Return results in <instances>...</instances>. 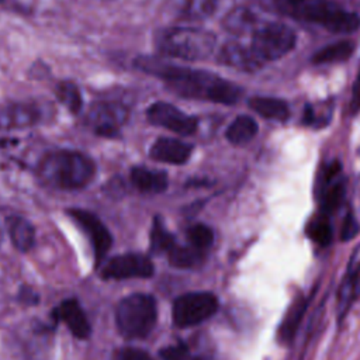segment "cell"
<instances>
[{"label":"cell","instance_id":"cell-1","mask_svg":"<svg viewBox=\"0 0 360 360\" xmlns=\"http://www.w3.org/2000/svg\"><path fill=\"white\" fill-rule=\"evenodd\" d=\"M136 66L149 75L160 77L173 91L183 97L233 104L242 94L240 87L217 75L170 65L156 58L142 56L136 60Z\"/></svg>","mask_w":360,"mask_h":360},{"label":"cell","instance_id":"cell-2","mask_svg":"<svg viewBox=\"0 0 360 360\" xmlns=\"http://www.w3.org/2000/svg\"><path fill=\"white\" fill-rule=\"evenodd\" d=\"M38 177L59 190H79L86 187L96 174L94 162L77 150H53L38 163Z\"/></svg>","mask_w":360,"mask_h":360},{"label":"cell","instance_id":"cell-3","mask_svg":"<svg viewBox=\"0 0 360 360\" xmlns=\"http://www.w3.org/2000/svg\"><path fill=\"white\" fill-rule=\"evenodd\" d=\"M215 35L195 27H174L156 35V48L167 55L186 60L205 59L215 48Z\"/></svg>","mask_w":360,"mask_h":360},{"label":"cell","instance_id":"cell-4","mask_svg":"<svg viewBox=\"0 0 360 360\" xmlns=\"http://www.w3.org/2000/svg\"><path fill=\"white\" fill-rule=\"evenodd\" d=\"M158 307L152 295L135 292L124 297L115 308V325L125 339H143L155 328Z\"/></svg>","mask_w":360,"mask_h":360},{"label":"cell","instance_id":"cell-5","mask_svg":"<svg viewBox=\"0 0 360 360\" xmlns=\"http://www.w3.org/2000/svg\"><path fill=\"white\" fill-rule=\"evenodd\" d=\"M294 31L280 22H269L257 28L252 37V51L263 62L276 60L287 55L295 46Z\"/></svg>","mask_w":360,"mask_h":360},{"label":"cell","instance_id":"cell-6","mask_svg":"<svg viewBox=\"0 0 360 360\" xmlns=\"http://www.w3.org/2000/svg\"><path fill=\"white\" fill-rule=\"evenodd\" d=\"M218 309V300L214 294L198 291L180 295L173 304V322L179 328H188L211 318Z\"/></svg>","mask_w":360,"mask_h":360},{"label":"cell","instance_id":"cell-7","mask_svg":"<svg viewBox=\"0 0 360 360\" xmlns=\"http://www.w3.org/2000/svg\"><path fill=\"white\" fill-rule=\"evenodd\" d=\"M66 212L89 238L93 248L96 266H100L105 257V253L112 245V236L110 231L103 224V221L90 211L82 208H70Z\"/></svg>","mask_w":360,"mask_h":360},{"label":"cell","instance_id":"cell-8","mask_svg":"<svg viewBox=\"0 0 360 360\" xmlns=\"http://www.w3.org/2000/svg\"><path fill=\"white\" fill-rule=\"evenodd\" d=\"M128 108L120 101H96L87 112L89 127L101 136H114L127 122Z\"/></svg>","mask_w":360,"mask_h":360},{"label":"cell","instance_id":"cell-9","mask_svg":"<svg viewBox=\"0 0 360 360\" xmlns=\"http://www.w3.org/2000/svg\"><path fill=\"white\" fill-rule=\"evenodd\" d=\"M153 263L141 253H125L114 256L101 269V277L105 280L148 278L153 274Z\"/></svg>","mask_w":360,"mask_h":360},{"label":"cell","instance_id":"cell-10","mask_svg":"<svg viewBox=\"0 0 360 360\" xmlns=\"http://www.w3.org/2000/svg\"><path fill=\"white\" fill-rule=\"evenodd\" d=\"M146 117L150 124L180 135H191L197 129V120L194 117L184 114L169 103L158 101L152 104L146 111Z\"/></svg>","mask_w":360,"mask_h":360},{"label":"cell","instance_id":"cell-11","mask_svg":"<svg viewBox=\"0 0 360 360\" xmlns=\"http://www.w3.org/2000/svg\"><path fill=\"white\" fill-rule=\"evenodd\" d=\"M340 165L338 162H332L326 167H323L321 174V186H319V200L322 212L329 214L339 208L345 197V181L340 176Z\"/></svg>","mask_w":360,"mask_h":360},{"label":"cell","instance_id":"cell-12","mask_svg":"<svg viewBox=\"0 0 360 360\" xmlns=\"http://www.w3.org/2000/svg\"><path fill=\"white\" fill-rule=\"evenodd\" d=\"M52 321L55 323L63 322L69 328L72 335L77 339H87L91 333L89 319L82 305L75 298L65 300L58 307H55L52 311Z\"/></svg>","mask_w":360,"mask_h":360},{"label":"cell","instance_id":"cell-13","mask_svg":"<svg viewBox=\"0 0 360 360\" xmlns=\"http://www.w3.org/2000/svg\"><path fill=\"white\" fill-rule=\"evenodd\" d=\"M219 60L231 68L243 72H255L263 66V60L252 51L250 46H245L238 41L226 42L219 51Z\"/></svg>","mask_w":360,"mask_h":360},{"label":"cell","instance_id":"cell-14","mask_svg":"<svg viewBox=\"0 0 360 360\" xmlns=\"http://www.w3.org/2000/svg\"><path fill=\"white\" fill-rule=\"evenodd\" d=\"M149 155L158 162L181 165L191 155V145L174 138H159L150 148Z\"/></svg>","mask_w":360,"mask_h":360},{"label":"cell","instance_id":"cell-15","mask_svg":"<svg viewBox=\"0 0 360 360\" xmlns=\"http://www.w3.org/2000/svg\"><path fill=\"white\" fill-rule=\"evenodd\" d=\"M39 111L30 104H10L0 110L1 128H24L35 124Z\"/></svg>","mask_w":360,"mask_h":360},{"label":"cell","instance_id":"cell-16","mask_svg":"<svg viewBox=\"0 0 360 360\" xmlns=\"http://www.w3.org/2000/svg\"><path fill=\"white\" fill-rule=\"evenodd\" d=\"M6 226L14 248L20 252H28L35 245V228L30 221L20 215H10L6 219Z\"/></svg>","mask_w":360,"mask_h":360},{"label":"cell","instance_id":"cell-17","mask_svg":"<svg viewBox=\"0 0 360 360\" xmlns=\"http://www.w3.org/2000/svg\"><path fill=\"white\" fill-rule=\"evenodd\" d=\"M131 181L139 191L148 194L162 193L167 187V176L165 172L148 169L143 166L132 167Z\"/></svg>","mask_w":360,"mask_h":360},{"label":"cell","instance_id":"cell-18","mask_svg":"<svg viewBox=\"0 0 360 360\" xmlns=\"http://www.w3.org/2000/svg\"><path fill=\"white\" fill-rule=\"evenodd\" d=\"M307 305H308V301L304 297H297L294 302L290 305V308L287 309V314L278 329V339L283 343H290L294 339L295 332L305 314Z\"/></svg>","mask_w":360,"mask_h":360},{"label":"cell","instance_id":"cell-19","mask_svg":"<svg viewBox=\"0 0 360 360\" xmlns=\"http://www.w3.org/2000/svg\"><path fill=\"white\" fill-rule=\"evenodd\" d=\"M249 107L259 115L269 120L285 121L290 115L287 103L274 97H253L249 100Z\"/></svg>","mask_w":360,"mask_h":360},{"label":"cell","instance_id":"cell-20","mask_svg":"<svg viewBox=\"0 0 360 360\" xmlns=\"http://www.w3.org/2000/svg\"><path fill=\"white\" fill-rule=\"evenodd\" d=\"M257 134V124L249 115H239L228 127L225 135L226 139L233 145H245L250 142Z\"/></svg>","mask_w":360,"mask_h":360},{"label":"cell","instance_id":"cell-21","mask_svg":"<svg viewBox=\"0 0 360 360\" xmlns=\"http://www.w3.org/2000/svg\"><path fill=\"white\" fill-rule=\"evenodd\" d=\"M322 27L336 34L354 32L360 27V17L356 13L346 11L339 6H336V8L330 13V15L328 17V20Z\"/></svg>","mask_w":360,"mask_h":360},{"label":"cell","instance_id":"cell-22","mask_svg":"<svg viewBox=\"0 0 360 360\" xmlns=\"http://www.w3.org/2000/svg\"><path fill=\"white\" fill-rule=\"evenodd\" d=\"M354 44L352 41H339L335 44H330L321 51H318L312 62L314 63H336V62H343L352 56L354 52Z\"/></svg>","mask_w":360,"mask_h":360},{"label":"cell","instance_id":"cell-23","mask_svg":"<svg viewBox=\"0 0 360 360\" xmlns=\"http://www.w3.org/2000/svg\"><path fill=\"white\" fill-rule=\"evenodd\" d=\"M167 257L172 266L179 269H190L200 264L204 259V250L194 246H179L174 245L169 252Z\"/></svg>","mask_w":360,"mask_h":360},{"label":"cell","instance_id":"cell-24","mask_svg":"<svg viewBox=\"0 0 360 360\" xmlns=\"http://www.w3.org/2000/svg\"><path fill=\"white\" fill-rule=\"evenodd\" d=\"M255 21H256V17L253 11L245 7H238L226 14V17L224 18V27L229 32L240 35L252 30L255 25Z\"/></svg>","mask_w":360,"mask_h":360},{"label":"cell","instance_id":"cell-25","mask_svg":"<svg viewBox=\"0 0 360 360\" xmlns=\"http://www.w3.org/2000/svg\"><path fill=\"white\" fill-rule=\"evenodd\" d=\"M307 233L319 246H328L332 240V225L328 219V214L322 212L314 217L307 226Z\"/></svg>","mask_w":360,"mask_h":360},{"label":"cell","instance_id":"cell-26","mask_svg":"<svg viewBox=\"0 0 360 360\" xmlns=\"http://www.w3.org/2000/svg\"><path fill=\"white\" fill-rule=\"evenodd\" d=\"M174 245L176 240L173 235L165 228L159 218H155L150 229V250L156 255L167 253Z\"/></svg>","mask_w":360,"mask_h":360},{"label":"cell","instance_id":"cell-27","mask_svg":"<svg viewBox=\"0 0 360 360\" xmlns=\"http://www.w3.org/2000/svg\"><path fill=\"white\" fill-rule=\"evenodd\" d=\"M359 274L357 271H352L347 270L346 271V277L342 281V285L339 288V294H338V311H339V318H342L346 311L349 309L350 304L353 302L354 298V292H356V287H357V280H359Z\"/></svg>","mask_w":360,"mask_h":360},{"label":"cell","instance_id":"cell-28","mask_svg":"<svg viewBox=\"0 0 360 360\" xmlns=\"http://www.w3.org/2000/svg\"><path fill=\"white\" fill-rule=\"evenodd\" d=\"M218 0H186L183 15L187 20H204L214 14Z\"/></svg>","mask_w":360,"mask_h":360},{"label":"cell","instance_id":"cell-29","mask_svg":"<svg viewBox=\"0 0 360 360\" xmlns=\"http://www.w3.org/2000/svg\"><path fill=\"white\" fill-rule=\"evenodd\" d=\"M187 238H188L191 246H194L200 250H205L214 242V233H212L211 228L204 224H197V225L190 226L187 231Z\"/></svg>","mask_w":360,"mask_h":360},{"label":"cell","instance_id":"cell-30","mask_svg":"<svg viewBox=\"0 0 360 360\" xmlns=\"http://www.w3.org/2000/svg\"><path fill=\"white\" fill-rule=\"evenodd\" d=\"M58 96L62 100V103L69 107L72 111H77L82 104V98L79 94V90L72 83H63L58 89Z\"/></svg>","mask_w":360,"mask_h":360},{"label":"cell","instance_id":"cell-31","mask_svg":"<svg viewBox=\"0 0 360 360\" xmlns=\"http://www.w3.org/2000/svg\"><path fill=\"white\" fill-rule=\"evenodd\" d=\"M159 354L163 360H194L195 359V356H193L188 347L184 345L165 347L159 352Z\"/></svg>","mask_w":360,"mask_h":360},{"label":"cell","instance_id":"cell-32","mask_svg":"<svg viewBox=\"0 0 360 360\" xmlns=\"http://www.w3.org/2000/svg\"><path fill=\"white\" fill-rule=\"evenodd\" d=\"M114 360H153L152 356L138 347H121L114 353Z\"/></svg>","mask_w":360,"mask_h":360},{"label":"cell","instance_id":"cell-33","mask_svg":"<svg viewBox=\"0 0 360 360\" xmlns=\"http://www.w3.org/2000/svg\"><path fill=\"white\" fill-rule=\"evenodd\" d=\"M357 233H359V224H357L354 215L349 212V214L346 215L345 221H343L340 238H342L343 240H350V239H353Z\"/></svg>","mask_w":360,"mask_h":360},{"label":"cell","instance_id":"cell-34","mask_svg":"<svg viewBox=\"0 0 360 360\" xmlns=\"http://www.w3.org/2000/svg\"><path fill=\"white\" fill-rule=\"evenodd\" d=\"M360 110V70L356 76L354 84H353V93H352V100H350V111L356 114Z\"/></svg>","mask_w":360,"mask_h":360},{"label":"cell","instance_id":"cell-35","mask_svg":"<svg viewBox=\"0 0 360 360\" xmlns=\"http://www.w3.org/2000/svg\"><path fill=\"white\" fill-rule=\"evenodd\" d=\"M1 240H3V235H1V231H0V245H1Z\"/></svg>","mask_w":360,"mask_h":360},{"label":"cell","instance_id":"cell-36","mask_svg":"<svg viewBox=\"0 0 360 360\" xmlns=\"http://www.w3.org/2000/svg\"><path fill=\"white\" fill-rule=\"evenodd\" d=\"M0 1H3V0H0Z\"/></svg>","mask_w":360,"mask_h":360}]
</instances>
